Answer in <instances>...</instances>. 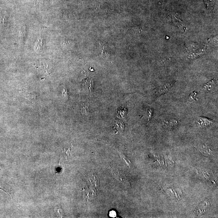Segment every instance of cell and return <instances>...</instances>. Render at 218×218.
I'll return each instance as SVG.
<instances>
[{
	"mask_svg": "<svg viewBox=\"0 0 218 218\" xmlns=\"http://www.w3.org/2000/svg\"><path fill=\"white\" fill-rule=\"evenodd\" d=\"M83 191V196L87 200L92 199L97 195L99 190V181L97 178L92 175L88 178Z\"/></svg>",
	"mask_w": 218,
	"mask_h": 218,
	"instance_id": "6da1fadb",
	"label": "cell"
},
{
	"mask_svg": "<svg viewBox=\"0 0 218 218\" xmlns=\"http://www.w3.org/2000/svg\"><path fill=\"white\" fill-rule=\"evenodd\" d=\"M197 123L200 127H203L212 124L213 121L206 117H200L197 119Z\"/></svg>",
	"mask_w": 218,
	"mask_h": 218,
	"instance_id": "7a4b0ae2",
	"label": "cell"
},
{
	"mask_svg": "<svg viewBox=\"0 0 218 218\" xmlns=\"http://www.w3.org/2000/svg\"><path fill=\"white\" fill-rule=\"evenodd\" d=\"M214 87L215 84L214 81H211L202 87V91L204 92L210 91L214 89Z\"/></svg>",
	"mask_w": 218,
	"mask_h": 218,
	"instance_id": "3957f363",
	"label": "cell"
},
{
	"mask_svg": "<svg viewBox=\"0 0 218 218\" xmlns=\"http://www.w3.org/2000/svg\"><path fill=\"white\" fill-rule=\"evenodd\" d=\"M171 87V84H170L164 86L157 90V92H156V93H157L158 95H160V94H163V93H164L170 89Z\"/></svg>",
	"mask_w": 218,
	"mask_h": 218,
	"instance_id": "277c9868",
	"label": "cell"
},
{
	"mask_svg": "<svg viewBox=\"0 0 218 218\" xmlns=\"http://www.w3.org/2000/svg\"><path fill=\"white\" fill-rule=\"evenodd\" d=\"M99 48L100 51V55L101 57H102L104 59H106L107 58V53L106 51H105L104 47L101 45V44L99 42Z\"/></svg>",
	"mask_w": 218,
	"mask_h": 218,
	"instance_id": "5b68a950",
	"label": "cell"
},
{
	"mask_svg": "<svg viewBox=\"0 0 218 218\" xmlns=\"http://www.w3.org/2000/svg\"><path fill=\"white\" fill-rule=\"evenodd\" d=\"M164 122L166 126L169 128L175 127L178 124L177 121L176 120H170V121H165Z\"/></svg>",
	"mask_w": 218,
	"mask_h": 218,
	"instance_id": "8992f818",
	"label": "cell"
},
{
	"mask_svg": "<svg viewBox=\"0 0 218 218\" xmlns=\"http://www.w3.org/2000/svg\"><path fill=\"white\" fill-rule=\"evenodd\" d=\"M81 112L82 114L87 116L89 114V105L88 104H84L82 107Z\"/></svg>",
	"mask_w": 218,
	"mask_h": 218,
	"instance_id": "52a82bcc",
	"label": "cell"
},
{
	"mask_svg": "<svg viewBox=\"0 0 218 218\" xmlns=\"http://www.w3.org/2000/svg\"><path fill=\"white\" fill-rule=\"evenodd\" d=\"M206 5L207 8H211L214 7L216 0H203Z\"/></svg>",
	"mask_w": 218,
	"mask_h": 218,
	"instance_id": "ba28073f",
	"label": "cell"
},
{
	"mask_svg": "<svg viewBox=\"0 0 218 218\" xmlns=\"http://www.w3.org/2000/svg\"><path fill=\"white\" fill-rule=\"evenodd\" d=\"M196 94H197V93L195 92L190 94V99H191V100L193 101H197V98L196 97Z\"/></svg>",
	"mask_w": 218,
	"mask_h": 218,
	"instance_id": "9c48e42d",
	"label": "cell"
},
{
	"mask_svg": "<svg viewBox=\"0 0 218 218\" xmlns=\"http://www.w3.org/2000/svg\"><path fill=\"white\" fill-rule=\"evenodd\" d=\"M110 216H111V217H114L116 216V212L115 211H112L110 212Z\"/></svg>",
	"mask_w": 218,
	"mask_h": 218,
	"instance_id": "30bf717a",
	"label": "cell"
},
{
	"mask_svg": "<svg viewBox=\"0 0 218 218\" xmlns=\"http://www.w3.org/2000/svg\"><path fill=\"white\" fill-rule=\"evenodd\" d=\"M0 131H1V130H0Z\"/></svg>",
	"mask_w": 218,
	"mask_h": 218,
	"instance_id": "8fae6325",
	"label": "cell"
}]
</instances>
